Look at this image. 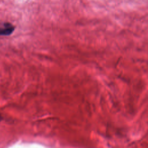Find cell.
I'll return each instance as SVG.
<instances>
[{"instance_id": "cell-1", "label": "cell", "mask_w": 148, "mask_h": 148, "mask_svg": "<svg viewBox=\"0 0 148 148\" xmlns=\"http://www.w3.org/2000/svg\"><path fill=\"white\" fill-rule=\"evenodd\" d=\"M14 27L9 23H5L0 27V36H9L14 31Z\"/></svg>"}]
</instances>
